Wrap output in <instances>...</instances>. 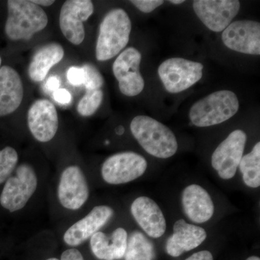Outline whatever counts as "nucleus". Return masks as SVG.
Instances as JSON below:
<instances>
[{"mask_svg": "<svg viewBox=\"0 0 260 260\" xmlns=\"http://www.w3.org/2000/svg\"><path fill=\"white\" fill-rule=\"evenodd\" d=\"M60 260H84V258L78 249H70L62 253Z\"/></svg>", "mask_w": 260, "mask_h": 260, "instance_id": "7c9ffc66", "label": "nucleus"}, {"mask_svg": "<svg viewBox=\"0 0 260 260\" xmlns=\"http://www.w3.org/2000/svg\"><path fill=\"white\" fill-rule=\"evenodd\" d=\"M47 260H59V259H56V258H49V259H48Z\"/></svg>", "mask_w": 260, "mask_h": 260, "instance_id": "c9c22d12", "label": "nucleus"}, {"mask_svg": "<svg viewBox=\"0 0 260 260\" xmlns=\"http://www.w3.org/2000/svg\"><path fill=\"white\" fill-rule=\"evenodd\" d=\"M130 3L143 13H150L164 4V2L162 0H132Z\"/></svg>", "mask_w": 260, "mask_h": 260, "instance_id": "bb28decb", "label": "nucleus"}, {"mask_svg": "<svg viewBox=\"0 0 260 260\" xmlns=\"http://www.w3.org/2000/svg\"><path fill=\"white\" fill-rule=\"evenodd\" d=\"M130 129L135 139L147 153L158 158H169L178 150L177 138L172 130L148 116H137Z\"/></svg>", "mask_w": 260, "mask_h": 260, "instance_id": "f257e3e1", "label": "nucleus"}, {"mask_svg": "<svg viewBox=\"0 0 260 260\" xmlns=\"http://www.w3.org/2000/svg\"><path fill=\"white\" fill-rule=\"evenodd\" d=\"M37 176L31 166L21 164L15 175L7 179L0 195V204L10 212L21 210L37 190Z\"/></svg>", "mask_w": 260, "mask_h": 260, "instance_id": "423d86ee", "label": "nucleus"}, {"mask_svg": "<svg viewBox=\"0 0 260 260\" xmlns=\"http://www.w3.org/2000/svg\"><path fill=\"white\" fill-rule=\"evenodd\" d=\"M239 169L246 186L257 188L260 186V143L254 145L252 151L242 157Z\"/></svg>", "mask_w": 260, "mask_h": 260, "instance_id": "4be33fe9", "label": "nucleus"}, {"mask_svg": "<svg viewBox=\"0 0 260 260\" xmlns=\"http://www.w3.org/2000/svg\"><path fill=\"white\" fill-rule=\"evenodd\" d=\"M60 85L61 80L59 77L54 75V76L49 77V79L46 82L45 85H44V89L47 91L54 93V91L59 88Z\"/></svg>", "mask_w": 260, "mask_h": 260, "instance_id": "c756f323", "label": "nucleus"}, {"mask_svg": "<svg viewBox=\"0 0 260 260\" xmlns=\"http://www.w3.org/2000/svg\"><path fill=\"white\" fill-rule=\"evenodd\" d=\"M132 23L129 15L121 8L110 10L99 27L95 56L107 61L117 55L129 42Z\"/></svg>", "mask_w": 260, "mask_h": 260, "instance_id": "f03ea898", "label": "nucleus"}, {"mask_svg": "<svg viewBox=\"0 0 260 260\" xmlns=\"http://www.w3.org/2000/svg\"><path fill=\"white\" fill-rule=\"evenodd\" d=\"M67 78L70 83L75 86H80L84 83V72L83 68L72 67L68 70Z\"/></svg>", "mask_w": 260, "mask_h": 260, "instance_id": "cd10ccee", "label": "nucleus"}, {"mask_svg": "<svg viewBox=\"0 0 260 260\" xmlns=\"http://www.w3.org/2000/svg\"><path fill=\"white\" fill-rule=\"evenodd\" d=\"M173 229V235L168 239L166 245L168 254L173 257H178L183 253L198 247L207 238L203 228L187 223L184 219L177 220Z\"/></svg>", "mask_w": 260, "mask_h": 260, "instance_id": "f3484780", "label": "nucleus"}, {"mask_svg": "<svg viewBox=\"0 0 260 260\" xmlns=\"http://www.w3.org/2000/svg\"><path fill=\"white\" fill-rule=\"evenodd\" d=\"M204 67L200 62L183 58H171L162 61L158 73L162 85L169 93L184 91L203 77Z\"/></svg>", "mask_w": 260, "mask_h": 260, "instance_id": "39448f33", "label": "nucleus"}, {"mask_svg": "<svg viewBox=\"0 0 260 260\" xmlns=\"http://www.w3.org/2000/svg\"><path fill=\"white\" fill-rule=\"evenodd\" d=\"M64 55V49L57 43L43 46L32 56L29 65L28 75L30 80L41 82L45 79L51 68L60 62Z\"/></svg>", "mask_w": 260, "mask_h": 260, "instance_id": "412c9836", "label": "nucleus"}, {"mask_svg": "<svg viewBox=\"0 0 260 260\" xmlns=\"http://www.w3.org/2000/svg\"><path fill=\"white\" fill-rule=\"evenodd\" d=\"M18 161V153L14 148L8 146L0 150V184L10 177Z\"/></svg>", "mask_w": 260, "mask_h": 260, "instance_id": "393cba45", "label": "nucleus"}, {"mask_svg": "<svg viewBox=\"0 0 260 260\" xmlns=\"http://www.w3.org/2000/svg\"><path fill=\"white\" fill-rule=\"evenodd\" d=\"M225 47L233 51L250 55L260 54V24L254 20L233 22L222 34Z\"/></svg>", "mask_w": 260, "mask_h": 260, "instance_id": "f8f14e48", "label": "nucleus"}, {"mask_svg": "<svg viewBox=\"0 0 260 260\" xmlns=\"http://www.w3.org/2000/svg\"><path fill=\"white\" fill-rule=\"evenodd\" d=\"M31 2L32 3H34V4H36L39 7H49L55 3V2L53 1V0H34V1Z\"/></svg>", "mask_w": 260, "mask_h": 260, "instance_id": "473e14b6", "label": "nucleus"}, {"mask_svg": "<svg viewBox=\"0 0 260 260\" xmlns=\"http://www.w3.org/2000/svg\"><path fill=\"white\" fill-rule=\"evenodd\" d=\"M124 257L125 260H153V246L143 234L139 232L133 233L127 241Z\"/></svg>", "mask_w": 260, "mask_h": 260, "instance_id": "5701e85b", "label": "nucleus"}, {"mask_svg": "<svg viewBox=\"0 0 260 260\" xmlns=\"http://www.w3.org/2000/svg\"><path fill=\"white\" fill-rule=\"evenodd\" d=\"M28 124L32 136L42 143H47L55 136L59 127L57 111L47 99L32 103L28 112Z\"/></svg>", "mask_w": 260, "mask_h": 260, "instance_id": "ddd939ff", "label": "nucleus"}, {"mask_svg": "<svg viewBox=\"0 0 260 260\" xmlns=\"http://www.w3.org/2000/svg\"><path fill=\"white\" fill-rule=\"evenodd\" d=\"M1 64H2V58H1V56H0V68H1Z\"/></svg>", "mask_w": 260, "mask_h": 260, "instance_id": "e433bc0d", "label": "nucleus"}, {"mask_svg": "<svg viewBox=\"0 0 260 260\" xmlns=\"http://www.w3.org/2000/svg\"><path fill=\"white\" fill-rule=\"evenodd\" d=\"M89 189L81 169L76 166L67 168L61 174L58 186V198L67 209L78 210L88 199Z\"/></svg>", "mask_w": 260, "mask_h": 260, "instance_id": "4468645a", "label": "nucleus"}, {"mask_svg": "<svg viewBox=\"0 0 260 260\" xmlns=\"http://www.w3.org/2000/svg\"><path fill=\"white\" fill-rule=\"evenodd\" d=\"M169 3L174 5H179L184 3V1H183V0H171V1H169Z\"/></svg>", "mask_w": 260, "mask_h": 260, "instance_id": "72a5a7b5", "label": "nucleus"}, {"mask_svg": "<svg viewBox=\"0 0 260 260\" xmlns=\"http://www.w3.org/2000/svg\"><path fill=\"white\" fill-rule=\"evenodd\" d=\"M246 140L247 137L243 130H234L213 152L212 167L221 179L228 180L235 176L243 157Z\"/></svg>", "mask_w": 260, "mask_h": 260, "instance_id": "6e6552de", "label": "nucleus"}, {"mask_svg": "<svg viewBox=\"0 0 260 260\" xmlns=\"http://www.w3.org/2000/svg\"><path fill=\"white\" fill-rule=\"evenodd\" d=\"M94 11L90 0H68L61 7L59 14V27L64 37L71 44L80 45L85 39L83 23Z\"/></svg>", "mask_w": 260, "mask_h": 260, "instance_id": "9b49d317", "label": "nucleus"}, {"mask_svg": "<svg viewBox=\"0 0 260 260\" xmlns=\"http://www.w3.org/2000/svg\"><path fill=\"white\" fill-rule=\"evenodd\" d=\"M141 60L140 51L129 47L123 51L113 64V73L119 83V90L126 96H136L144 89V79L140 72Z\"/></svg>", "mask_w": 260, "mask_h": 260, "instance_id": "1a4fd4ad", "label": "nucleus"}, {"mask_svg": "<svg viewBox=\"0 0 260 260\" xmlns=\"http://www.w3.org/2000/svg\"><path fill=\"white\" fill-rule=\"evenodd\" d=\"M104 93L102 89L86 90V93L78 103L77 110L81 116L93 115L102 105Z\"/></svg>", "mask_w": 260, "mask_h": 260, "instance_id": "b1692460", "label": "nucleus"}, {"mask_svg": "<svg viewBox=\"0 0 260 260\" xmlns=\"http://www.w3.org/2000/svg\"><path fill=\"white\" fill-rule=\"evenodd\" d=\"M185 260H213V256L209 251H200L194 253Z\"/></svg>", "mask_w": 260, "mask_h": 260, "instance_id": "2f4dec72", "label": "nucleus"}, {"mask_svg": "<svg viewBox=\"0 0 260 260\" xmlns=\"http://www.w3.org/2000/svg\"><path fill=\"white\" fill-rule=\"evenodd\" d=\"M239 109V99L234 92L218 90L195 102L189 110V119L199 127L217 125L233 117Z\"/></svg>", "mask_w": 260, "mask_h": 260, "instance_id": "20e7f679", "label": "nucleus"}, {"mask_svg": "<svg viewBox=\"0 0 260 260\" xmlns=\"http://www.w3.org/2000/svg\"><path fill=\"white\" fill-rule=\"evenodd\" d=\"M148 168L144 157L134 152L114 154L103 164L102 175L108 184H126L143 176Z\"/></svg>", "mask_w": 260, "mask_h": 260, "instance_id": "0eeeda50", "label": "nucleus"}, {"mask_svg": "<svg viewBox=\"0 0 260 260\" xmlns=\"http://www.w3.org/2000/svg\"><path fill=\"white\" fill-rule=\"evenodd\" d=\"M237 0H195L193 9L202 23L214 32L223 31L240 10Z\"/></svg>", "mask_w": 260, "mask_h": 260, "instance_id": "9d476101", "label": "nucleus"}, {"mask_svg": "<svg viewBox=\"0 0 260 260\" xmlns=\"http://www.w3.org/2000/svg\"><path fill=\"white\" fill-rule=\"evenodd\" d=\"M125 229L118 228L111 236L95 233L90 237V247L94 255L101 260H119L124 257L127 246Z\"/></svg>", "mask_w": 260, "mask_h": 260, "instance_id": "aec40b11", "label": "nucleus"}, {"mask_svg": "<svg viewBox=\"0 0 260 260\" xmlns=\"http://www.w3.org/2000/svg\"><path fill=\"white\" fill-rule=\"evenodd\" d=\"M114 215V210L107 205L95 207L79 221L73 224L65 232L64 241L68 245L76 246L99 232Z\"/></svg>", "mask_w": 260, "mask_h": 260, "instance_id": "2eb2a0df", "label": "nucleus"}, {"mask_svg": "<svg viewBox=\"0 0 260 260\" xmlns=\"http://www.w3.org/2000/svg\"><path fill=\"white\" fill-rule=\"evenodd\" d=\"M246 260H260L259 257L256 256H251L248 257Z\"/></svg>", "mask_w": 260, "mask_h": 260, "instance_id": "f704fd0d", "label": "nucleus"}, {"mask_svg": "<svg viewBox=\"0 0 260 260\" xmlns=\"http://www.w3.org/2000/svg\"><path fill=\"white\" fill-rule=\"evenodd\" d=\"M82 68L84 72L83 85L86 90H98L102 88L104 80L99 70L91 64H85Z\"/></svg>", "mask_w": 260, "mask_h": 260, "instance_id": "a878e982", "label": "nucleus"}, {"mask_svg": "<svg viewBox=\"0 0 260 260\" xmlns=\"http://www.w3.org/2000/svg\"><path fill=\"white\" fill-rule=\"evenodd\" d=\"M131 213L147 235L158 239L167 229V221L160 207L148 197H140L131 205Z\"/></svg>", "mask_w": 260, "mask_h": 260, "instance_id": "dca6fc26", "label": "nucleus"}, {"mask_svg": "<svg viewBox=\"0 0 260 260\" xmlns=\"http://www.w3.org/2000/svg\"><path fill=\"white\" fill-rule=\"evenodd\" d=\"M183 209L189 220L196 223L208 221L214 214V204L208 191L198 184L186 186L181 198Z\"/></svg>", "mask_w": 260, "mask_h": 260, "instance_id": "a211bd4d", "label": "nucleus"}, {"mask_svg": "<svg viewBox=\"0 0 260 260\" xmlns=\"http://www.w3.org/2000/svg\"><path fill=\"white\" fill-rule=\"evenodd\" d=\"M53 98H54L56 102L61 104V105H67V104H70L72 99H73L71 93L68 90L64 88H59L56 91H54L53 93Z\"/></svg>", "mask_w": 260, "mask_h": 260, "instance_id": "c85d7f7f", "label": "nucleus"}, {"mask_svg": "<svg viewBox=\"0 0 260 260\" xmlns=\"http://www.w3.org/2000/svg\"><path fill=\"white\" fill-rule=\"evenodd\" d=\"M8 10L5 31L10 40H30L47 27V13L31 1L9 0Z\"/></svg>", "mask_w": 260, "mask_h": 260, "instance_id": "7ed1b4c3", "label": "nucleus"}, {"mask_svg": "<svg viewBox=\"0 0 260 260\" xmlns=\"http://www.w3.org/2000/svg\"><path fill=\"white\" fill-rule=\"evenodd\" d=\"M23 85L18 72L10 66L0 68V116L8 115L20 107Z\"/></svg>", "mask_w": 260, "mask_h": 260, "instance_id": "6ab92c4d", "label": "nucleus"}]
</instances>
